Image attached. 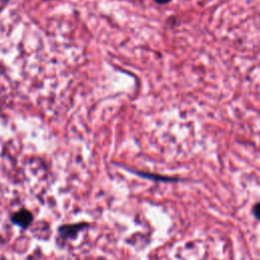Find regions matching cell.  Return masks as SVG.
<instances>
[{
  "label": "cell",
  "instance_id": "1",
  "mask_svg": "<svg viewBox=\"0 0 260 260\" xmlns=\"http://www.w3.org/2000/svg\"><path fill=\"white\" fill-rule=\"evenodd\" d=\"M12 221L15 225L26 229L33 222V215L27 210H21L12 217Z\"/></svg>",
  "mask_w": 260,
  "mask_h": 260
},
{
  "label": "cell",
  "instance_id": "2",
  "mask_svg": "<svg viewBox=\"0 0 260 260\" xmlns=\"http://www.w3.org/2000/svg\"><path fill=\"white\" fill-rule=\"evenodd\" d=\"M86 226V224H76V225H66V226H61L59 229L60 235L65 238V239H72L73 237L77 236V234L83 230Z\"/></svg>",
  "mask_w": 260,
  "mask_h": 260
},
{
  "label": "cell",
  "instance_id": "3",
  "mask_svg": "<svg viewBox=\"0 0 260 260\" xmlns=\"http://www.w3.org/2000/svg\"><path fill=\"white\" fill-rule=\"evenodd\" d=\"M133 173H135L136 175H138L142 178L160 181V182H177V181H179V179H177V178L162 176V175H158V174H151V173H144V172H137V171H133Z\"/></svg>",
  "mask_w": 260,
  "mask_h": 260
},
{
  "label": "cell",
  "instance_id": "4",
  "mask_svg": "<svg viewBox=\"0 0 260 260\" xmlns=\"http://www.w3.org/2000/svg\"><path fill=\"white\" fill-rule=\"evenodd\" d=\"M252 213H253L254 217H255L257 220H259V221H260V202L256 203V204L253 206V209H252Z\"/></svg>",
  "mask_w": 260,
  "mask_h": 260
},
{
  "label": "cell",
  "instance_id": "5",
  "mask_svg": "<svg viewBox=\"0 0 260 260\" xmlns=\"http://www.w3.org/2000/svg\"><path fill=\"white\" fill-rule=\"evenodd\" d=\"M154 2L159 5H167L171 2V0H154Z\"/></svg>",
  "mask_w": 260,
  "mask_h": 260
}]
</instances>
